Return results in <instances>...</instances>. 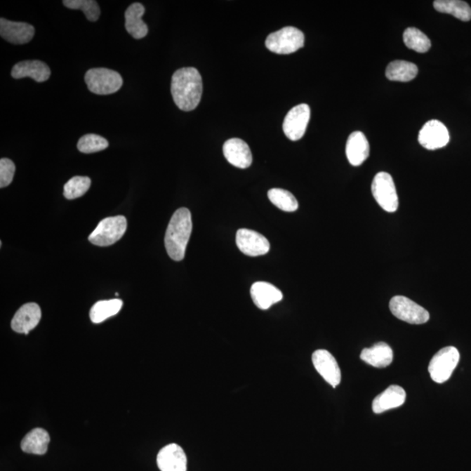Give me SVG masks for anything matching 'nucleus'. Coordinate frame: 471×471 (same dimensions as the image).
Masks as SVG:
<instances>
[{"mask_svg":"<svg viewBox=\"0 0 471 471\" xmlns=\"http://www.w3.org/2000/svg\"><path fill=\"white\" fill-rule=\"evenodd\" d=\"M203 81L195 67H183L175 71L171 80V93L178 109L192 111L202 98Z\"/></svg>","mask_w":471,"mask_h":471,"instance_id":"obj_1","label":"nucleus"},{"mask_svg":"<svg viewBox=\"0 0 471 471\" xmlns=\"http://www.w3.org/2000/svg\"><path fill=\"white\" fill-rule=\"evenodd\" d=\"M192 232V219L187 208H180L175 212L165 234V247L168 256L175 261L185 258L187 246Z\"/></svg>","mask_w":471,"mask_h":471,"instance_id":"obj_2","label":"nucleus"},{"mask_svg":"<svg viewBox=\"0 0 471 471\" xmlns=\"http://www.w3.org/2000/svg\"><path fill=\"white\" fill-rule=\"evenodd\" d=\"M305 35L293 27H286L272 32L266 39L265 46L270 51L278 55H290L303 48Z\"/></svg>","mask_w":471,"mask_h":471,"instance_id":"obj_3","label":"nucleus"},{"mask_svg":"<svg viewBox=\"0 0 471 471\" xmlns=\"http://www.w3.org/2000/svg\"><path fill=\"white\" fill-rule=\"evenodd\" d=\"M89 91L95 95H107L118 91L124 84L121 74L107 68H92L85 75Z\"/></svg>","mask_w":471,"mask_h":471,"instance_id":"obj_4","label":"nucleus"},{"mask_svg":"<svg viewBox=\"0 0 471 471\" xmlns=\"http://www.w3.org/2000/svg\"><path fill=\"white\" fill-rule=\"evenodd\" d=\"M127 225V219L124 215L107 218L99 223L88 239L95 246H112L124 237Z\"/></svg>","mask_w":471,"mask_h":471,"instance_id":"obj_5","label":"nucleus"},{"mask_svg":"<svg viewBox=\"0 0 471 471\" xmlns=\"http://www.w3.org/2000/svg\"><path fill=\"white\" fill-rule=\"evenodd\" d=\"M460 361V354L454 347H446L431 359L429 372L431 379L437 383H444L451 378Z\"/></svg>","mask_w":471,"mask_h":471,"instance_id":"obj_6","label":"nucleus"},{"mask_svg":"<svg viewBox=\"0 0 471 471\" xmlns=\"http://www.w3.org/2000/svg\"><path fill=\"white\" fill-rule=\"evenodd\" d=\"M372 194L376 202L385 211L393 213L399 206L394 182L387 172H380L373 180Z\"/></svg>","mask_w":471,"mask_h":471,"instance_id":"obj_7","label":"nucleus"},{"mask_svg":"<svg viewBox=\"0 0 471 471\" xmlns=\"http://www.w3.org/2000/svg\"><path fill=\"white\" fill-rule=\"evenodd\" d=\"M392 314L409 324H424L430 319L429 312L404 296H394L390 302Z\"/></svg>","mask_w":471,"mask_h":471,"instance_id":"obj_8","label":"nucleus"},{"mask_svg":"<svg viewBox=\"0 0 471 471\" xmlns=\"http://www.w3.org/2000/svg\"><path fill=\"white\" fill-rule=\"evenodd\" d=\"M311 110L307 104H300L287 113L283 122V131L292 141L303 138L310 120Z\"/></svg>","mask_w":471,"mask_h":471,"instance_id":"obj_9","label":"nucleus"},{"mask_svg":"<svg viewBox=\"0 0 471 471\" xmlns=\"http://www.w3.org/2000/svg\"><path fill=\"white\" fill-rule=\"evenodd\" d=\"M236 243L241 253L250 257L263 256L269 253L271 247L265 237L248 229L237 231Z\"/></svg>","mask_w":471,"mask_h":471,"instance_id":"obj_10","label":"nucleus"},{"mask_svg":"<svg viewBox=\"0 0 471 471\" xmlns=\"http://www.w3.org/2000/svg\"><path fill=\"white\" fill-rule=\"evenodd\" d=\"M418 141L420 145L427 150L441 149L449 142L448 129L439 121H427L420 131Z\"/></svg>","mask_w":471,"mask_h":471,"instance_id":"obj_11","label":"nucleus"},{"mask_svg":"<svg viewBox=\"0 0 471 471\" xmlns=\"http://www.w3.org/2000/svg\"><path fill=\"white\" fill-rule=\"evenodd\" d=\"M312 363L327 383L336 387L341 382V372L336 358L329 351L319 350L312 354Z\"/></svg>","mask_w":471,"mask_h":471,"instance_id":"obj_12","label":"nucleus"},{"mask_svg":"<svg viewBox=\"0 0 471 471\" xmlns=\"http://www.w3.org/2000/svg\"><path fill=\"white\" fill-rule=\"evenodd\" d=\"M34 27L30 24L14 22L4 18L0 20V35L12 44H27L34 38Z\"/></svg>","mask_w":471,"mask_h":471,"instance_id":"obj_13","label":"nucleus"},{"mask_svg":"<svg viewBox=\"0 0 471 471\" xmlns=\"http://www.w3.org/2000/svg\"><path fill=\"white\" fill-rule=\"evenodd\" d=\"M157 462L161 471H187L185 452L178 444H168L161 449Z\"/></svg>","mask_w":471,"mask_h":471,"instance_id":"obj_14","label":"nucleus"},{"mask_svg":"<svg viewBox=\"0 0 471 471\" xmlns=\"http://www.w3.org/2000/svg\"><path fill=\"white\" fill-rule=\"evenodd\" d=\"M225 157L237 168H247L253 163V154L247 143L239 138H232L225 142L223 147Z\"/></svg>","mask_w":471,"mask_h":471,"instance_id":"obj_15","label":"nucleus"},{"mask_svg":"<svg viewBox=\"0 0 471 471\" xmlns=\"http://www.w3.org/2000/svg\"><path fill=\"white\" fill-rule=\"evenodd\" d=\"M41 319V310L36 303L23 305L17 311L12 321V329L19 333H29L38 326Z\"/></svg>","mask_w":471,"mask_h":471,"instance_id":"obj_16","label":"nucleus"},{"mask_svg":"<svg viewBox=\"0 0 471 471\" xmlns=\"http://www.w3.org/2000/svg\"><path fill=\"white\" fill-rule=\"evenodd\" d=\"M251 296L261 310H267L272 305L283 300L281 291L267 282H256L251 286Z\"/></svg>","mask_w":471,"mask_h":471,"instance_id":"obj_17","label":"nucleus"},{"mask_svg":"<svg viewBox=\"0 0 471 471\" xmlns=\"http://www.w3.org/2000/svg\"><path fill=\"white\" fill-rule=\"evenodd\" d=\"M406 401V392L397 385H392L382 394L377 395L373 401L372 409L376 413H382L395 408L401 407Z\"/></svg>","mask_w":471,"mask_h":471,"instance_id":"obj_18","label":"nucleus"},{"mask_svg":"<svg viewBox=\"0 0 471 471\" xmlns=\"http://www.w3.org/2000/svg\"><path fill=\"white\" fill-rule=\"evenodd\" d=\"M370 146L368 139L361 131L352 133L347 139L346 154L347 160L353 166H359L368 159Z\"/></svg>","mask_w":471,"mask_h":471,"instance_id":"obj_19","label":"nucleus"},{"mask_svg":"<svg viewBox=\"0 0 471 471\" xmlns=\"http://www.w3.org/2000/svg\"><path fill=\"white\" fill-rule=\"evenodd\" d=\"M51 70L49 67L41 60H25L13 67L12 77L14 79L31 77L37 82L48 81Z\"/></svg>","mask_w":471,"mask_h":471,"instance_id":"obj_20","label":"nucleus"},{"mask_svg":"<svg viewBox=\"0 0 471 471\" xmlns=\"http://www.w3.org/2000/svg\"><path fill=\"white\" fill-rule=\"evenodd\" d=\"M145 8L141 3H134L128 7L125 12L126 30L133 38L141 39L146 37L149 28L142 16L145 15Z\"/></svg>","mask_w":471,"mask_h":471,"instance_id":"obj_21","label":"nucleus"},{"mask_svg":"<svg viewBox=\"0 0 471 471\" xmlns=\"http://www.w3.org/2000/svg\"><path fill=\"white\" fill-rule=\"evenodd\" d=\"M393 350L387 343H379L373 347L365 348L361 354V359L368 364L377 369H384L393 361Z\"/></svg>","mask_w":471,"mask_h":471,"instance_id":"obj_22","label":"nucleus"},{"mask_svg":"<svg viewBox=\"0 0 471 471\" xmlns=\"http://www.w3.org/2000/svg\"><path fill=\"white\" fill-rule=\"evenodd\" d=\"M50 437L48 431L34 429L21 442V449L28 454L44 455L48 451Z\"/></svg>","mask_w":471,"mask_h":471,"instance_id":"obj_23","label":"nucleus"},{"mask_svg":"<svg viewBox=\"0 0 471 471\" xmlns=\"http://www.w3.org/2000/svg\"><path fill=\"white\" fill-rule=\"evenodd\" d=\"M418 74V67L416 64L406 60H394L388 64L386 77L393 81L408 82L413 80Z\"/></svg>","mask_w":471,"mask_h":471,"instance_id":"obj_24","label":"nucleus"},{"mask_svg":"<svg viewBox=\"0 0 471 471\" xmlns=\"http://www.w3.org/2000/svg\"><path fill=\"white\" fill-rule=\"evenodd\" d=\"M434 8L442 13L451 14L462 21L471 20V7L461 0H437L434 2Z\"/></svg>","mask_w":471,"mask_h":471,"instance_id":"obj_25","label":"nucleus"},{"mask_svg":"<svg viewBox=\"0 0 471 471\" xmlns=\"http://www.w3.org/2000/svg\"><path fill=\"white\" fill-rule=\"evenodd\" d=\"M122 305L124 302L119 298L97 302L90 310V319L93 323L99 324L106 321L107 319L117 315L120 312Z\"/></svg>","mask_w":471,"mask_h":471,"instance_id":"obj_26","label":"nucleus"},{"mask_svg":"<svg viewBox=\"0 0 471 471\" xmlns=\"http://www.w3.org/2000/svg\"><path fill=\"white\" fill-rule=\"evenodd\" d=\"M404 41L409 49L417 53H426L431 48V42L427 36L415 27H409L405 30Z\"/></svg>","mask_w":471,"mask_h":471,"instance_id":"obj_27","label":"nucleus"},{"mask_svg":"<svg viewBox=\"0 0 471 471\" xmlns=\"http://www.w3.org/2000/svg\"><path fill=\"white\" fill-rule=\"evenodd\" d=\"M268 199L276 207L286 212L296 211L298 203L292 193L283 189H272L268 192Z\"/></svg>","mask_w":471,"mask_h":471,"instance_id":"obj_28","label":"nucleus"},{"mask_svg":"<svg viewBox=\"0 0 471 471\" xmlns=\"http://www.w3.org/2000/svg\"><path fill=\"white\" fill-rule=\"evenodd\" d=\"M91 185V180L88 177L72 178L64 186V197L68 200L77 199L84 194Z\"/></svg>","mask_w":471,"mask_h":471,"instance_id":"obj_29","label":"nucleus"},{"mask_svg":"<svg viewBox=\"0 0 471 471\" xmlns=\"http://www.w3.org/2000/svg\"><path fill=\"white\" fill-rule=\"evenodd\" d=\"M64 6L73 10H81L89 21L95 22L100 15L98 3L93 0H64Z\"/></svg>","mask_w":471,"mask_h":471,"instance_id":"obj_30","label":"nucleus"},{"mask_svg":"<svg viewBox=\"0 0 471 471\" xmlns=\"http://www.w3.org/2000/svg\"><path fill=\"white\" fill-rule=\"evenodd\" d=\"M110 143L102 136L95 134L85 135L79 140L77 147L81 153L92 154L106 150Z\"/></svg>","mask_w":471,"mask_h":471,"instance_id":"obj_31","label":"nucleus"},{"mask_svg":"<svg viewBox=\"0 0 471 471\" xmlns=\"http://www.w3.org/2000/svg\"><path fill=\"white\" fill-rule=\"evenodd\" d=\"M15 174V164L7 158L0 160V188H5L11 185Z\"/></svg>","mask_w":471,"mask_h":471,"instance_id":"obj_32","label":"nucleus"}]
</instances>
